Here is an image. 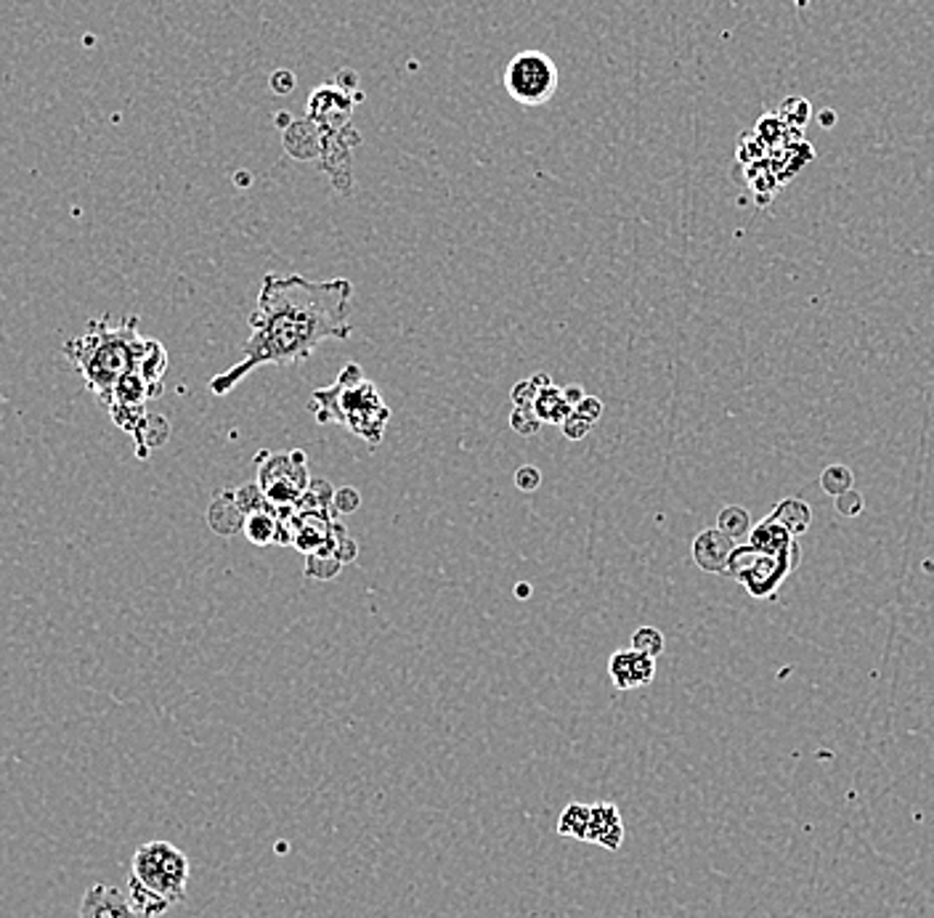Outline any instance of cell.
Segmentation results:
<instances>
[{
	"mask_svg": "<svg viewBox=\"0 0 934 918\" xmlns=\"http://www.w3.org/2000/svg\"><path fill=\"white\" fill-rule=\"evenodd\" d=\"M349 280L311 282L300 274H266L250 316V338L242 359L213 377L210 390L226 396L261 366H289L306 361L327 340L351 338Z\"/></svg>",
	"mask_w": 934,
	"mask_h": 918,
	"instance_id": "cell-1",
	"label": "cell"
},
{
	"mask_svg": "<svg viewBox=\"0 0 934 918\" xmlns=\"http://www.w3.org/2000/svg\"><path fill=\"white\" fill-rule=\"evenodd\" d=\"M147 343L149 338L138 332L136 316H123V319L104 316V319L91 321L83 335L69 340L65 356L83 375L88 390L104 407H110L117 385L136 370Z\"/></svg>",
	"mask_w": 934,
	"mask_h": 918,
	"instance_id": "cell-2",
	"label": "cell"
},
{
	"mask_svg": "<svg viewBox=\"0 0 934 918\" xmlns=\"http://www.w3.org/2000/svg\"><path fill=\"white\" fill-rule=\"evenodd\" d=\"M308 407L317 415L319 426H343L353 435L364 439L369 446L383 441L385 428L390 422V409L383 401L380 388L364 377L358 364L343 366L340 377L330 388H319L311 394Z\"/></svg>",
	"mask_w": 934,
	"mask_h": 918,
	"instance_id": "cell-3",
	"label": "cell"
},
{
	"mask_svg": "<svg viewBox=\"0 0 934 918\" xmlns=\"http://www.w3.org/2000/svg\"><path fill=\"white\" fill-rule=\"evenodd\" d=\"M189 858L170 841H147L134 852L128 873V897L138 914L157 918L186 897Z\"/></svg>",
	"mask_w": 934,
	"mask_h": 918,
	"instance_id": "cell-4",
	"label": "cell"
},
{
	"mask_svg": "<svg viewBox=\"0 0 934 918\" xmlns=\"http://www.w3.org/2000/svg\"><path fill=\"white\" fill-rule=\"evenodd\" d=\"M502 86L521 106H545L560 86L558 65L545 50H517L504 67Z\"/></svg>",
	"mask_w": 934,
	"mask_h": 918,
	"instance_id": "cell-5",
	"label": "cell"
},
{
	"mask_svg": "<svg viewBox=\"0 0 934 918\" xmlns=\"http://www.w3.org/2000/svg\"><path fill=\"white\" fill-rule=\"evenodd\" d=\"M306 454H258V486L274 508H295L308 489Z\"/></svg>",
	"mask_w": 934,
	"mask_h": 918,
	"instance_id": "cell-6",
	"label": "cell"
},
{
	"mask_svg": "<svg viewBox=\"0 0 934 918\" xmlns=\"http://www.w3.org/2000/svg\"><path fill=\"white\" fill-rule=\"evenodd\" d=\"M78 918H147L138 914L136 905L125 892L110 884H91L80 903Z\"/></svg>",
	"mask_w": 934,
	"mask_h": 918,
	"instance_id": "cell-7",
	"label": "cell"
},
{
	"mask_svg": "<svg viewBox=\"0 0 934 918\" xmlns=\"http://www.w3.org/2000/svg\"><path fill=\"white\" fill-rule=\"evenodd\" d=\"M608 677L614 688L622 690V693L651 685L656 677V658L640 654V650H616L611 656Z\"/></svg>",
	"mask_w": 934,
	"mask_h": 918,
	"instance_id": "cell-8",
	"label": "cell"
},
{
	"mask_svg": "<svg viewBox=\"0 0 934 918\" xmlns=\"http://www.w3.org/2000/svg\"><path fill=\"white\" fill-rule=\"evenodd\" d=\"M351 110L353 99L338 86H321L308 99V120H314V125H321V128L338 131L351 117Z\"/></svg>",
	"mask_w": 934,
	"mask_h": 918,
	"instance_id": "cell-9",
	"label": "cell"
},
{
	"mask_svg": "<svg viewBox=\"0 0 934 918\" xmlns=\"http://www.w3.org/2000/svg\"><path fill=\"white\" fill-rule=\"evenodd\" d=\"M736 553V542L728 534H722L719 529H706L700 531L693 542V560L700 571L709 574H728L730 558Z\"/></svg>",
	"mask_w": 934,
	"mask_h": 918,
	"instance_id": "cell-10",
	"label": "cell"
},
{
	"mask_svg": "<svg viewBox=\"0 0 934 918\" xmlns=\"http://www.w3.org/2000/svg\"><path fill=\"white\" fill-rule=\"evenodd\" d=\"M624 834L627 831H624L622 813H618L614 802L590 804V831H586V841H590V845L616 852L622 850Z\"/></svg>",
	"mask_w": 934,
	"mask_h": 918,
	"instance_id": "cell-11",
	"label": "cell"
},
{
	"mask_svg": "<svg viewBox=\"0 0 934 918\" xmlns=\"http://www.w3.org/2000/svg\"><path fill=\"white\" fill-rule=\"evenodd\" d=\"M207 521H210V529L220 536H231L244 529V512L237 505L234 491L218 494L216 502H213L210 510H207Z\"/></svg>",
	"mask_w": 934,
	"mask_h": 918,
	"instance_id": "cell-12",
	"label": "cell"
},
{
	"mask_svg": "<svg viewBox=\"0 0 934 918\" xmlns=\"http://www.w3.org/2000/svg\"><path fill=\"white\" fill-rule=\"evenodd\" d=\"M532 409H534V415L542 420V426H545V422H550V426H563L566 417L573 411L566 404L563 390L555 388V385H547V388H542L539 394H536Z\"/></svg>",
	"mask_w": 934,
	"mask_h": 918,
	"instance_id": "cell-13",
	"label": "cell"
},
{
	"mask_svg": "<svg viewBox=\"0 0 934 918\" xmlns=\"http://www.w3.org/2000/svg\"><path fill=\"white\" fill-rule=\"evenodd\" d=\"M770 521L778 523L781 529H786L791 536H799L810 529L812 512L805 502H799V499H784L778 508L770 512Z\"/></svg>",
	"mask_w": 934,
	"mask_h": 918,
	"instance_id": "cell-14",
	"label": "cell"
},
{
	"mask_svg": "<svg viewBox=\"0 0 934 918\" xmlns=\"http://www.w3.org/2000/svg\"><path fill=\"white\" fill-rule=\"evenodd\" d=\"M586 831H590V804L571 802L563 813H560L558 837L586 841Z\"/></svg>",
	"mask_w": 934,
	"mask_h": 918,
	"instance_id": "cell-15",
	"label": "cell"
},
{
	"mask_svg": "<svg viewBox=\"0 0 934 918\" xmlns=\"http://www.w3.org/2000/svg\"><path fill=\"white\" fill-rule=\"evenodd\" d=\"M717 529L722 531V534H728L733 542L743 540V536L751 534L749 512L743 508H738V505H730V508H725L722 512H719Z\"/></svg>",
	"mask_w": 934,
	"mask_h": 918,
	"instance_id": "cell-16",
	"label": "cell"
},
{
	"mask_svg": "<svg viewBox=\"0 0 934 918\" xmlns=\"http://www.w3.org/2000/svg\"><path fill=\"white\" fill-rule=\"evenodd\" d=\"M852 471L847 465H829L823 473H820V486H823L825 494H831V497H839V494L850 491L852 489Z\"/></svg>",
	"mask_w": 934,
	"mask_h": 918,
	"instance_id": "cell-17",
	"label": "cell"
},
{
	"mask_svg": "<svg viewBox=\"0 0 934 918\" xmlns=\"http://www.w3.org/2000/svg\"><path fill=\"white\" fill-rule=\"evenodd\" d=\"M633 650H640V654L659 658L661 650H664V635H661L659 630H653V626H642V630L635 632Z\"/></svg>",
	"mask_w": 934,
	"mask_h": 918,
	"instance_id": "cell-18",
	"label": "cell"
},
{
	"mask_svg": "<svg viewBox=\"0 0 934 918\" xmlns=\"http://www.w3.org/2000/svg\"><path fill=\"white\" fill-rule=\"evenodd\" d=\"M340 566H343V563L334 558V555L317 553V555H308L306 574L314 576V579H332V576L340 574Z\"/></svg>",
	"mask_w": 934,
	"mask_h": 918,
	"instance_id": "cell-19",
	"label": "cell"
},
{
	"mask_svg": "<svg viewBox=\"0 0 934 918\" xmlns=\"http://www.w3.org/2000/svg\"><path fill=\"white\" fill-rule=\"evenodd\" d=\"M510 426H513L515 433H521V435H536L542 428V420L534 415V409L515 407L513 417H510Z\"/></svg>",
	"mask_w": 934,
	"mask_h": 918,
	"instance_id": "cell-20",
	"label": "cell"
},
{
	"mask_svg": "<svg viewBox=\"0 0 934 918\" xmlns=\"http://www.w3.org/2000/svg\"><path fill=\"white\" fill-rule=\"evenodd\" d=\"M834 499H836V502H834L836 512L844 518H857L863 510H866V499H863V494L855 491V489L839 494V497H834Z\"/></svg>",
	"mask_w": 934,
	"mask_h": 918,
	"instance_id": "cell-21",
	"label": "cell"
},
{
	"mask_svg": "<svg viewBox=\"0 0 934 918\" xmlns=\"http://www.w3.org/2000/svg\"><path fill=\"white\" fill-rule=\"evenodd\" d=\"M573 415L582 417V420L590 422V426H595V422L601 420V415H603V401L595 396H584V401L573 407Z\"/></svg>",
	"mask_w": 934,
	"mask_h": 918,
	"instance_id": "cell-22",
	"label": "cell"
},
{
	"mask_svg": "<svg viewBox=\"0 0 934 918\" xmlns=\"http://www.w3.org/2000/svg\"><path fill=\"white\" fill-rule=\"evenodd\" d=\"M332 505L338 512H353L358 510V505H362V497H358V491L351 489V486H343V489L334 491Z\"/></svg>",
	"mask_w": 934,
	"mask_h": 918,
	"instance_id": "cell-23",
	"label": "cell"
},
{
	"mask_svg": "<svg viewBox=\"0 0 934 918\" xmlns=\"http://www.w3.org/2000/svg\"><path fill=\"white\" fill-rule=\"evenodd\" d=\"M515 486L521 491H536L542 486V473L539 467L534 465H523L521 471L515 473Z\"/></svg>",
	"mask_w": 934,
	"mask_h": 918,
	"instance_id": "cell-24",
	"label": "cell"
},
{
	"mask_svg": "<svg viewBox=\"0 0 934 918\" xmlns=\"http://www.w3.org/2000/svg\"><path fill=\"white\" fill-rule=\"evenodd\" d=\"M560 428H563V435H566L568 441H579V439H584L586 433H590V428H592V426H590V422H584L582 417H577V415H573V411H571V415L566 417V422H563V426H560Z\"/></svg>",
	"mask_w": 934,
	"mask_h": 918,
	"instance_id": "cell-25",
	"label": "cell"
},
{
	"mask_svg": "<svg viewBox=\"0 0 934 918\" xmlns=\"http://www.w3.org/2000/svg\"><path fill=\"white\" fill-rule=\"evenodd\" d=\"M295 82H298V80H295L293 72H284V69H280V72H274V78H271V91L284 97V93L293 91Z\"/></svg>",
	"mask_w": 934,
	"mask_h": 918,
	"instance_id": "cell-26",
	"label": "cell"
},
{
	"mask_svg": "<svg viewBox=\"0 0 934 918\" xmlns=\"http://www.w3.org/2000/svg\"><path fill=\"white\" fill-rule=\"evenodd\" d=\"M563 396H566V404H568V407L573 409V407H577V404H582V401H584V396H586V394H584L582 388H579V385H568V388L563 390Z\"/></svg>",
	"mask_w": 934,
	"mask_h": 918,
	"instance_id": "cell-27",
	"label": "cell"
},
{
	"mask_svg": "<svg viewBox=\"0 0 934 918\" xmlns=\"http://www.w3.org/2000/svg\"><path fill=\"white\" fill-rule=\"evenodd\" d=\"M515 594L517 598H528V594H532V585H517Z\"/></svg>",
	"mask_w": 934,
	"mask_h": 918,
	"instance_id": "cell-28",
	"label": "cell"
},
{
	"mask_svg": "<svg viewBox=\"0 0 934 918\" xmlns=\"http://www.w3.org/2000/svg\"><path fill=\"white\" fill-rule=\"evenodd\" d=\"M794 5H797L801 14H807V9H810V0H794Z\"/></svg>",
	"mask_w": 934,
	"mask_h": 918,
	"instance_id": "cell-29",
	"label": "cell"
}]
</instances>
